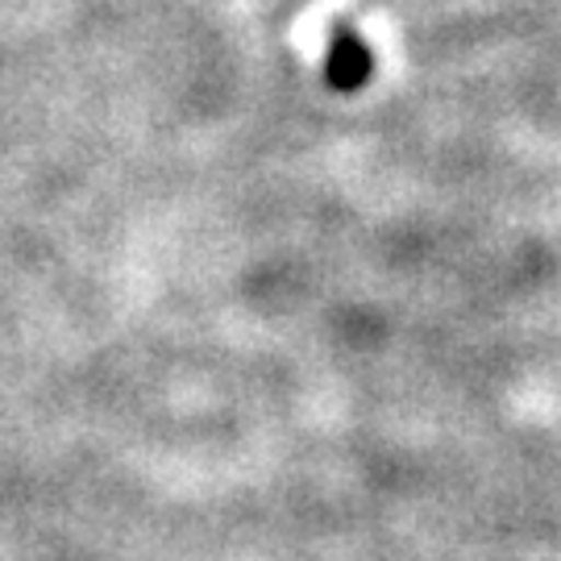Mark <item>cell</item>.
Returning <instances> with one entry per match:
<instances>
[{
	"instance_id": "1",
	"label": "cell",
	"mask_w": 561,
	"mask_h": 561,
	"mask_svg": "<svg viewBox=\"0 0 561 561\" xmlns=\"http://www.w3.org/2000/svg\"><path fill=\"white\" fill-rule=\"evenodd\" d=\"M370 76H375L370 46L345 21H337L333 25V42H329V59H324V80H329V88L333 92H358V88H366Z\"/></svg>"
}]
</instances>
